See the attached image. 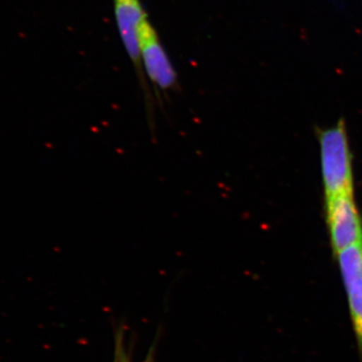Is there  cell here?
<instances>
[{
  "label": "cell",
  "instance_id": "obj_4",
  "mask_svg": "<svg viewBox=\"0 0 362 362\" xmlns=\"http://www.w3.org/2000/svg\"><path fill=\"white\" fill-rule=\"evenodd\" d=\"M331 247L335 255L362 244V223L354 194H342L326 199Z\"/></svg>",
  "mask_w": 362,
  "mask_h": 362
},
{
  "label": "cell",
  "instance_id": "obj_1",
  "mask_svg": "<svg viewBox=\"0 0 362 362\" xmlns=\"http://www.w3.org/2000/svg\"><path fill=\"white\" fill-rule=\"evenodd\" d=\"M321 168L326 199L342 194H354L351 154L344 122L320 134Z\"/></svg>",
  "mask_w": 362,
  "mask_h": 362
},
{
  "label": "cell",
  "instance_id": "obj_3",
  "mask_svg": "<svg viewBox=\"0 0 362 362\" xmlns=\"http://www.w3.org/2000/svg\"><path fill=\"white\" fill-rule=\"evenodd\" d=\"M140 49L145 76L153 85L156 98L160 103L161 94L168 96L178 89V78L149 18L143 23L140 30Z\"/></svg>",
  "mask_w": 362,
  "mask_h": 362
},
{
  "label": "cell",
  "instance_id": "obj_2",
  "mask_svg": "<svg viewBox=\"0 0 362 362\" xmlns=\"http://www.w3.org/2000/svg\"><path fill=\"white\" fill-rule=\"evenodd\" d=\"M114 13L117 28L128 56L134 66L138 81L145 98L147 120L152 131L156 130V96L150 89L146 76L143 70L141 49H140V30L143 23L148 18L140 0H114Z\"/></svg>",
  "mask_w": 362,
  "mask_h": 362
},
{
  "label": "cell",
  "instance_id": "obj_5",
  "mask_svg": "<svg viewBox=\"0 0 362 362\" xmlns=\"http://www.w3.org/2000/svg\"><path fill=\"white\" fill-rule=\"evenodd\" d=\"M337 257L362 361V244L343 250Z\"/></svg>",
  "mask_w": 362,
  "mask_h": 362
}]
</instances>
